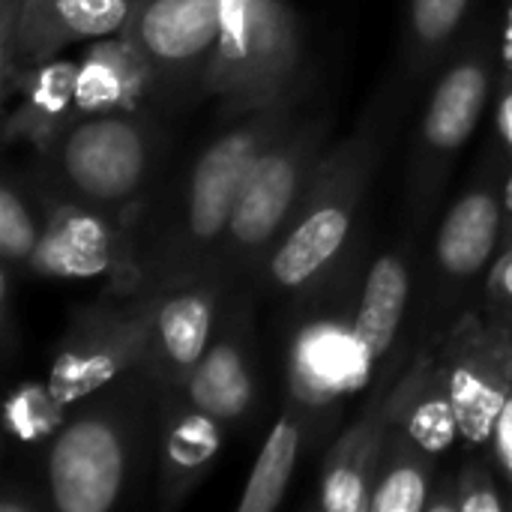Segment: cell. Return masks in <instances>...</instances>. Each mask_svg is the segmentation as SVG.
Masks as SVG:
<instances>
[{"instance_id":"d6a6232c","label":"cell","mask_w":512,"mask_h":512,"mask_svg":"<svg viewBox=\"0 0 512 512\" xmlns=\"http://www.w3.org/2000/svg\"><path fill=\"white\" fill-rule=\"evenodd\" d=\"M504 234H512V162L504 177Z\"/></svg>"},{"instance_id":"ffe728a7","label":"cell","mask_w":512,"mask_h":512,"mask_svg":"<svg viewBox=\"0 0 512 512\" xmlns=\"http://www.w3.org/2000/svg\"><path fill=\"white\" fill-rule=\"evenodd\" d=\"M150 108V72L132 42L117 33L96 39L78 60L75 117Z\"/></svg>"},{"instance_id":"7c38bea8","label":"cell","mask_w":512,"mask_h":512,"mask_svg":"<svg viewBox=\"0 0 512 512\" xmlns=\"http://www.w3.org/2000/svg\"><path fill=\"white\" fill-rule=\"evenodd\" d=\"M435 354L447 372L462 429V450H489L512 384V312L480 297L447 327Z\"/></svg>"},{"instance_id":"83f0119b","label":"cell","mask_w":512,"mask_h":512,"mask_svg":"<svg viewBox=\"0 0 512 512\" xmlns=\"http://www.w3.org/2000/svg\"><path fill=\"white\" fill-rule=\"evenodd\" d=\"M480 300L495 306V309L512 312V234H504L501 252H498V258H495V264L483 282Z\"/></svg>"},{"instance_id":"ba28073f","label":"cell","mask_w":512,"mask_h":512,"mask_svg":"<svg viewBox=\"0 0 512 512\" xmlns=\"http://www.w3.org/2000/svg\"><path fill=\"white\" fill-rule=\"evenodd\" d=\"M510 156L492 135L471 180L447 207L432 240L426 291L414 336L438 342L447 327L483 294V282L504 243V177Z\"/></svg>"},{"instance_id":"6da1fadb","label":"cell","mask_w":512,"mask_h":512,"mask_svg":"<svg viewBox=\"0 0 512 512\" xmlns=\"http://www.w3.org/2000/svg\"><path fill=\"white\" fill-rule=\"evenodd\" d=\"M315 90L318 81L267 108L228 120V126L210 138L186 168L177 189L171 195L159 192L138 225L129 273L114 288L168 294L210 270L231 225L246 174Z\"/></svg>"},{"instance_id":"8992f818","label":"cell","mask_w":512,"mask_h":512,"mask_svg":"<svg viewBox=\"0 0 512 512\" xmlns=\"http://www.w3.org/2000/svg\"><path fill=\"white\" fill-rule=\"evenodd\" d=\"M333 117V105L315 90L246 174L213 264L228 273L231 282L255 288L264 258L282 237L315 177L318 162L330 150Z\"/></svg>"},{"instance_id":"d4e9b609","label":"cell","mask_w":512,"mask_h":512,"mask_svg":"<svg viewBox=\"0 0 512 512\" xmlns=\"http://www.w3.org/2000/svg\"><path fill=\"white\" fill-rule=\"evenodd\" d=\"M45 219L39 201L24 177L6 174L0 189V267L27 273L39 243H42Z\"/></svg>"},{"instance_id":"2e32d148","label":"cell","mask_w":512,"mask_h":512,"mask_svg":"<svg viewBox=\"0 0 512 512\" xmlns=\"http://www.w3.org/2000/svg\"><path fill=\"white\" fill-rule=\"evenodd\" d=\"M135 0H24L9 51L0 54V96L12 93L21 69L60 57L69 45L117 36Z\"/></svg>"},{"instance_id":"e0dca14e","label":"cell","mask_w":512,"mask_h":512,"mask_svg":"<svg viewBox=\"0 0 512 512\" xmlns=\"http://www.w3.org/2000/svg\"><path fill=\"white\" fill-rule=\"evenodd\" d=\"M231 429L198 408L186 387L162 390L159 387V432H156V507L177 510L189 495L210 477L225 435Z\"/></svg>"},{"instance_id":"44dd1931","label":"cell","mask_w":512,"mask_h":512,"mask_svg":"<svg viewBox=\"0 0 512 512\" xmlns=\"http://www.w3.org/2000/svg\"><path fill=\"white\" fill-rule=\"evenodd\" d=\"M396 423H402L429 453L438 459L453 447H462L459 414L453 405L447 372L435 354V345L417 342L414 357L402 375V399Z\"/></svg>"},{"instance_id":"e575fe53","label":"cell","mask_w":512,"mask_h":512,"mask_svg":"<svg viewBox=\"0 0 512 512\" xmlns=\"http://www.w3.org/2000/svg\"><path fill=\"white\" fill-rule=\"evenodd\" d=\"M507 510L512 512V486H510V489H507Z\"/></svg>"},{"instance_id":"7402d4cb","label":"cell","mask_w":512,"mask_h":512,"mask_svg":"<svg viewBox=\"0 0 512 512\" xmlns=\"http://www.w3.org/2000/svg\"><path fill=\"white\" fill-rule=\"evenodd\" d=\"M480 0H405L396 66L417 87L444 66L459 36L477 18Z\"/></svg>"},{"instance_id":"f546056e","label":"cell","mask_w":512,"mask_h":512,"mask_svg":"<svg viewBox=\"0 0 512 512\" xmlns=\"http://www.w3.org/2000/svg\"><path fill=\"white\" fill-rule=\"evenodd\" d=\"M492 459L498 465V474L504 480V486L510 489L512 486V384L504 405H501V414L495 420V432H492Z\"/></svg>"},{"instance_id":"52a82bcc","label":"cell","mask_w":512,"mask_h":512,"mask_svg":"<svg viewBox=\"0 0 512 512\" xmlns=\"http://www.w3.org/2000/svg\"><path fill=\"white\" fill-rule=\"evenodd\" d=\"M501 60V24L477 15L438 69L432 96L417 126L408 162V228L423 231L438 210L441 192L477 132L489 99L495 96Z\"/></svg>"},{"instance_id":"277c9868","label":"cell","mask_w":512,"mask_h":512,"mask_svg":"<svg viewBox=\"0 0 512 512\" xmlns=\"http://www.w3.org/2000/svg\"><path fill=\"white\" fill-rule=\"evenodd\" d=\"M156 108L81 117L33 153L24 174L39 207H78L135 228L159 198L168 150Z\"/></svg>"},{"instance_id":"4fadbf2b","label":"cell","mask_w":512,"mask_h":512,"mask_svg":"<svg viewBox=\"0 0 512 512\" xmlns=\"http://www.w3.org/2000/svg\"><path fill=\"white\" fill-rule=\"evenodd\" d=\"M417 336L399 342V348L378 366L375 381L366 390V399L357 417L330 441L321 480H318V507L327 512H369L372 486L390 441V429L399 414L402 375L414 357Z\"/></svg>"},{"instance_id":"5bb4252c","label":"cell","mask_w":512,"mask_h":512,"mask_svg":"<svg viewBox=\"0 0 512 512\" xmlns=\"http://www.w3.org/2000/svg\"><path fill=\"white\" fill-rule=\"evenodd\" d=\"M258 291L237 285L219 330L186 381V393L198 408L222 420L228 429H240L255 420L264 390L261 345H258Z\"/></svg>"},{"instance_id":"9c48e42d","label":"cell","mask_w":512,"mask_h":512,"mask_svg":"<svg viewBox=\"0 0 512 512\" xmlns=\"http://www.w3.org/2000/svg\"><path fill=\"white\" fill-rule=\"evenodd\" d=\"M318 81L288 0H222V27L207 72V99L222 120L267 108Z\"/></svg>"},{"instance_id":"484cf974","label":"cell","mask_w":512,"mask_h":512,"mask_svg":"<svg viewBox=\"0 0 512 512\" xmlns=\"http://www.w3.org/2000/svg\"><path fill=\"white\" fill-rule=\"evenodd\" d=\"M456 512L507 510V486L498 474L492 450H468L462 465L453 468Z\"/></svg>"},{"instance_id":"cb8c5ba5","label":"cell","mask_w":512,"mask_h":512,"mask_svg":"<svg viewBox=\"0 0 512 512\" xmlns=\"http://www.w3.org/2000/svg\"><path fill=\"white\" fill-rule=\"evenodd\" d=\"M309 447L306 423L282 405L270 435L264 438V447L252 465V474L246 480V489L237 501V512H273L285 504L291 477Z\"/></svg>"},{"instance_id":"9a60e30c","label":"cell","mask_w":512,"mask_h":512,"mask_svg":"<svg viewBox=\"0 0 512 512\" xmlns=\"http://www.w3.org/2000/svg\"><path fill=\"white\" fill-rule=\"evenodd\" d=\"M234 288L237 282H231L228 273L210 267L198 279L171 288L162 297L141 363V369H147L162 390L186 387L219 330Z\"/></svg>"},{"instance_id":"ac0fdd59","label":"cell","mask_w":512,"mask_h":512,"mask_svg":"<svg viewBox=\"0 0 512 512\" xmlns=\"http://www.w3.org/2000/svg\"><path fill=\"white\" fill-rule=\"evenodd\" d=\"M417 261H420V231L405 228L402 237L366 267L360 285V303H357V330L378 366L402 342V327L417 297L414 291L420 273Z\"/></svg>"},{"instance_id":"836d02e7","label":"cell","mask_w":512,"mask_h":512,"mask_svg":"<svg viewBox=\"0 0 512 512\" xmlns=\"http://www.w3.org/2000/svg\"><path fill=\"white\" fill-rule=\"evenodd\" d=\"M501 54L512 57V0L501 18Z\"/></svg>"},{"instance_id":"1f68e13d","label":"cell","mask_w":512,"mask_h":512,"mask_svg":"<svg viewBox=\"0 0 512 512\" xmlns=\"http://www.w3.org/2000/svg\"><path fill=\"white\" fill-rule=\"evenodd\" d=\"M21 3H24V0H0V54L9 51V45H12L15 21H18V12H21Z\"/></svg>"},{"instance_id":"d6986e66","label":"cell","mask_w":512,"mask_h":512,"mask_svg":"<svg viewBox=\"0 0 512 512\" xmlns=\"http://www.w3.org/2000/svg\"><path fill=\"white\" fill-rule=\"evenodd\" d=\"M75 75L78 60L54 57L48 63L21 69L12 93L3 99V144H27L33 153L51 144L75 117Z\"/></svg>"},{"instance_id":"4dcf8cb0","label":"cell","mask_w":512,"mask_h":512,"mask_svg":"<svg viewBox=\"0 0 512 512\" xmlns=\"http://www.w3.org/2000/svg\"><path fill=\"white\" fill-rule=\"evenodd\" d=\"M15 279L18 273L9 270V267H0V303H3V312H0V327H3V336H0V345H3V357L12 360V351H15V312H12V297H15Z\"/></svg>"},{"instance_id":"4316f807","label":"cell","mask_w":512,"mask_h":512,"mask_svg":"<svg viewBox=\"0 0 512 512\" xmlns=\"http://www.w3.org/2000/svg\"><path fill=\"white\" fill-rule=\"evenodd\" d=\"M66 411L54 402L45 384H27L6 402V435L15 441H48Z\"/></svg>"},{"instance_id":"5b68a950","label":"cell","mask_w":512,"mask_h":512,"mask_svg":"<svg viewBox=\"0 0 512 512\" xmlns=\"http://www.w3.org/2000/svg\"><path fill=\"white\" fill-rule=\"evenodd\" d=\"M363 261L366 240L357 237L336 267L285 306L282 405L306 423L309 447L327 441L345 405L366 393L378 375V363L357 330Z\"/></svg>"},{"instance_id":"7a4b0ae2","label":"cell","mask_w":512,"mask_h":512,"mask_svg":"<svg viewBox=\"0 0 512 512\" xmlns=\"http://www.w3.org/2000/svg\"><path fill=\"white\" fill-rule=\"evenodd\" d=\"M411 90L414 84L399 66H393V72L369 96L351 132L330 144L303 201L258 270L255 291L261 300L282 306L294 303L330 267H336L348 246L360 237V210L393 147Z\"/></svg>"},{"instance_id":"603a6c76","label":"cell","mask_w":512,"mask_h":512,"mask_svg":"<svg viewBox=\"0 0 512 512\" xmlns=\"http://www.w3.org/2000/svg\"><path fill=\"white\" fill-rule=\"evenodd\" d=\"M444 468L402 423H393L390 441L372 486L369 512H429Z\"/></svg>"},{"instance_id":"3957f363","label":"cell","mask_w":512,"mask_h":512,"mask_svg":"<svg viewBox=\"0 0 512 512\" xmlns=\"http://www.w3.org/2000/svg\"><path fill=\"white\" fill-rule=\"evenodd\" d=\"M159 384L147 369L75 402L42 447V501L60 512H111L156 468Z\"/></svg>"},{"instance_id":"8fae6325","label":"cell","mask_w":512,"mask_h":512,"mask_svg":"<svg viewBox=\"0 0 512 512\" xmlns=\"http://www.w3.org/2000/svg\"><path fill=\"white\" fill-rule=\"evenodd\" d=\"M219 27L222 0H135L120 33L150 72V108L174 117L207 99Z\"/></svg>"},{"instance_id":"30bf717a","label":"cell","mask_w":512,"mask_h":512,"mask_svg":"<svg viewBox=\"0 0 512 512\" xmlns=\"http://www.w3.org/2000/svg\"><path fill=\"white\" fill-rule=\"evenodd\" d=\"M162 297L147 288L105 285L72 312L45 378L48 393L63 411L144 363Z\"/></svg>"},{"instance_id":"f1b7e54d","label":"cell","mask_w":512,"mask_h":512,"mask_svg":"<svg viewBox=\"0 0 512 512\" xmlns=\"http://www.w3.org/2000/svg\"><path fill=\"white\" fill-rule=\"evenodd\" d=\"M495 138L512 162V57L501 54L495 81Z\"/></svg>"}]
</instances>
